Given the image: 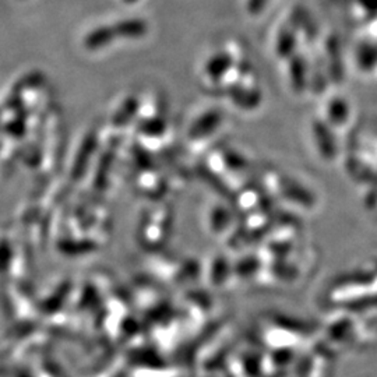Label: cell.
Listing matches in <instances>:
<instances>
[{
	"label": "cell",
	"instance_id": "obj_1",
	"mask_svg": "<svg viewBox=\"0 0 377 377\" xmlns=\"http://www.w3.org/2000/svg\"><path fill=\"white\" fill-rule=\"evenodd\" d=\"M229 97L235 105L243 110H253L262 102V92L255 87L232 84L228 88Z\"/></svg>",
	"mask_w": 377,
	"mask_h": 377
},
{
	"label": "cell",
	"instance_id": "obj_2",
	"mask_svg": "<svg viewBox=\"0 0 377 377\" xmlns=\"http://www.w3.org/2000/svg\"><path fill=\"white\" fill-rule=\"evenodd\" d=\"M290 81L291 87L297 94H302L309 85V68L307 62L301 55H294L290 58Z\"/></svg>",
	"mask_w": 377,
	"mask_h": 377
},
{
	"label": "cell",
	"instance_id": "obj_3",
	"mask_svg": "<svg viewBox=\"0 0 377 377\" xmlns=\"http://www.w3.org/2000/svg\"><path fill=\"white\" fill-rule=\"evenodd\" d=\"M116 38L123 39H140L149 33V26L143 18H123L113 26Z\"/></svg>",
	"mask_w": 377,
	"mask_h": 377
},
{
	"label": "cell",
	"instance_id": "obj_4",
	"mask_svg": "<svg viewBox=\"0 0 377 377\" xmlns=\"http://www.w3.org/2000/svg\"><path fill=\"white\" fill-rule=\"evenodd\" d=\"M233 65V59L230 53L228 52H218L213 55L204 65V73L213 80V81H220L224 75L230 70Z\"/></svg>",
	"mask_w": 377,
	"mask_h": 377
},
{
	"label": "cell",
	"instance_id": "obj_5",
	"mask_svg": "<svg viewBox=\"0 0 377 377\" xmlns=\"http://www.w3.org/2000/svg\"><path fill=\"white\" fill-rule=\"evenodd\" d=\"M116 39V33L113 30V26H101L94 28L84 38V46L88 51H100L111 45Z\"/></svg>",
	"mask_w": 377,
	"mask_h": 377
},
{
	"label": "cell",
	"instance_id": "obj_6",
	"mask_svg": "<svg viewBox=\"0 0 377 377\" xmlns=\"http://www.w3.org/2000/svg\"><path fill=\"white\" fill-rule=\"evenodd\" d=\"M295 48H297V27L294 24L282 27L275 41L277 55L282 59L291 58L295 55Z\"/></svg>",
	"mask_w": 377,
	"mask_h": 377
},
{
	"label": "cell",
	"instance_id": "obj_7",
	"mask_svg": "<svg viewBox=\"0 0 377 377\" xmlns=\"http://www.w3.org/2000/svg\"><path fill=\"white\" fill-rule=\"evenodd\" d=\"M139 110V101L136 97H127L116 113V122L119 124H124V122L130 120Z\"/></svg>",
	"mask_w": 377,
	"mask_h": 377
},
{
	"label": "cell",
	"instance_id": "obj_8",
	"mask_svg": "<svg viewBox=\"0 0 377 377\" xmlns=\"http://www.w3.org/2000/svg\"><path fill=\"white\" fill-rule=\"evenodd\" d=\"M220 122V113L217 111H211V112L203 115L198 122L194 126V133L200 134V133H206L211 129L216 127V124Z\"/></svg>",
	"mask_w": 377,
	"mask_h": 377
},
{
	"label": "cell",
	"instance_id": "obj_9",
	"mask_svg": "<svg viewBox=\"0 0 377 377\" xmlns=\"http://www.w3.org/2000/svg\"><path fill=\"white\" fill-rule=\"evenodd\" d=\"M268 0H248L246 1V9L248 13L250 16H259L260 13H263L265 6H267Z\"/></svg>",
	"mask_w": 377,
	"mask_h": 377
},
{
	"label": "cell",
	"instance_id": "obj_10",
	"mask_svg": "<svg viewBox=\"0 0 377 377\" xmlns=\"http://www.w3.org/2000/svg\"><path fill=\"white\" fill-rule=\"evenodd\" d=\"M122 1H123L124 4H129V6H130V4H136L139 0H122Z\"/></svg>",
	"mask_w": 377,
	"mask_h": 377
}]
</instances>
